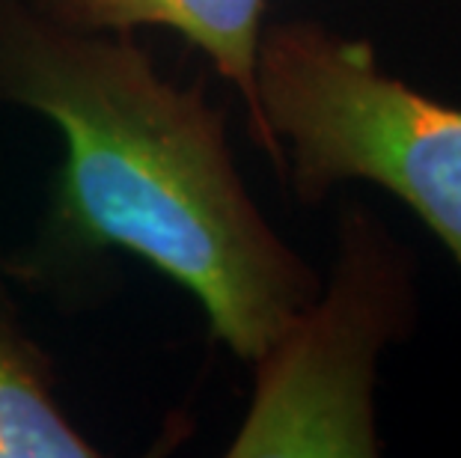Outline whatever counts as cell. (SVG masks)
I'll return each instance as SVG.
<instances>
[{
  "mask_svg": "<svg viewBox=\"0 0 461 458\" xmlns=\"http://www.w3.org/2000/svg\"><path fill=\"white\" fill-rule=\"evenodd\" d=\"M0 102L60 131L48 232L68 256L129 250L191 292L214 339L253 364L321 274L250 197L227 116L155 69L131 33L77 31L0 0Z\"/></svg>",
  "mask_w": 461,
  "mask_h": 458,
  "instance_id": "6da1fadb",
  "label": "cell"
},
{
  "mask_svg": "<svg viewBox=\"0 0 461 458\" xmlns=\"http://www.w3.org/2000/svg\"><path fill=\"white\" fill-rule=\"evenodd\" d=\"M420 325V262L375 211L346 200L330 274L253 360L230 458H378V369Z\"/></svg>",
  "mask_w": 461,
  "mask_h": 458,
  "instance_id": "3957f363",
  "label": "cell"
},
{
  "mask_svg": "<svg viewBox=\"0 0 461 458\" xmlns=\"http://www.w3.org/2000/svg\"><path fill=\"white\" fill-rule=\"evenodd\" d=\"M90 455H99V450L57 405L45 355L9 321L0 304V458Z\"/></svg>",
  "mask_w": 461,
  "mask_h": 458,
  "instance_id": "5b68a950",
  "label": "cell"
},
{
  "mask_svg": "<svg viewBox=\"0 0 461 458\" xmlns=\"http://www.w3.org/2000/svg\"><path fill=\"white\" fill-rule=\"evenodd\" d=\"M54 22L77 31L131 33L134 27H170L209 57L239 90L250 138L268 155L257 99V54L268 0H31Z\"/></svg>",
  "mask_w": 461,
  "mask_h": 458,
  "instance_id": "277c9868",
  "label": "cell"
},
{
  "mask_svg": "<svg viewBox=\"0 0 461 458\" xmlns=\"http://www.w3.org/2000/svg\"><path fill=\"white\" fill-rule=\"evenodd\" d=\"M257 99L268 161L303 206L375 184L417 214L461 271V104L420 90L369 39L316 18L265 22Z\"/></svg>",
  "mask_w": 461,
  "mask_h": 458,
  "instance_id": "7a4b0ae2",
  "label": "cell"
}]
</instances>
